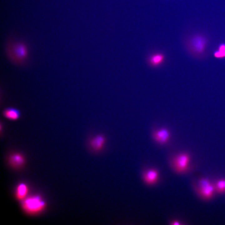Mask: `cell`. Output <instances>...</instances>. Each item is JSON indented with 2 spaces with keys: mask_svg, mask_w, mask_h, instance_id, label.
I'll use <instances>...</instances> for the list:
<instances>
[{
  "mask_svg": "<svg viewBox=\"0 0 225 225\" xmlns=\"http://www.w3.org/2000/svg\"><path fill=\"white\" fill-rule=\"evenodd\" d=\"M205 40L200 36H196L192 41L193 47L196 51L200 52L203 50L205 44Z\"/></svg>",
  "mask_w": 225,
  "mask_h": 225,
  "instance_id": "obj_11",
  "label": "cell"
},
{
  "mask_svg": "<svg viewBox=\"0 0 225 225\" xmlns=\"http://www.w3.org/2000/svg\"><path fill=\"white\" fill-rule=\"evenodd\" d=\"M172 224L174 225H178L180 224L177 221H174L172 222Z\"/></svg>",
  "mask_w": 225,
  "mask_h": 225,
  "instance_id": "obj_14",
  "label": "cell"
},
{
  "mask_svg": "<svg viewBox=\"0 0 225 225\" xmlns=\"http://www.w3.org/2000/svg\"><path fill=\"white\" fill-rule=\"evenodd\" d=\"M22 208L25 212L29 214L39 213L46 207V203L41 197L38 195L31 196L23 200Z\"/></svg>",
  "mask_w": 225,
  "mask_h": 225,
  "instance_id": "obj_3",
  "label": "cell"
},
{
  "mask_svg": "<svg viewBox=\"0 0 225 225\" xmlns=\"http://www.w3.org/2000/svg\"><path fill=\"white\" fill-rule=\"evenodd\" d=\"M190 160V156L186 153H181L177 155L173 160L175 170L179 173L185 172L188 168Z\"/></svg>",
  "mask_w": 225,
  "mask_h": 225,
  "instance_id": "obj_4",
  "label": "cell"
},
{
  "mask_svg": "<svg viewBox=\"0 0 225 225\" xmlns=\"http://www.w3.org/2000/svg\"><path fill=\"white\" fill-rule=\"evenodd\" d=\"M169 131L165 128H162L153 131L152 137L155 142L160 145H164L169 141L170 138Z\"/></svg>",
  "mask_w": 225,
  "mask_h": 225,
  "instance_id": "obj_5",
  "label": "cell"
},
{
  "mask_svg": "<svg viewBox=\"0 0 225 225\" xmlns=\"http://www.w3.org/2000/svg\"><path fill=\"white\" fill-rule=\"evenodd\" d=\"M164 58V56L162 54L156 53L150 57L149 60V62L150 64L153 66H158L162 62Z\"/></svg>",
  "mask_w": 225,
  "mask_h": 225,
  "instance_id": "obj_12",
  "label": "cell"
},
{
  "mask_svg": "<svg viewBox=\"0 0 225 225\" xmlns=\"http://www.w3.org/2000/svg\"><path fill=\"white\" fill-rule=\"evenodd\" d=\"M199 192L204 198H209L212 196L215 187L208 180L202 179L199 182Z\"/></svg>",
  "mask_w": 225,
  "mask_h": 225,
  "instance_id": "obj_6",
  "label": "cell"
},
{
  "mask_svg": "<svg viewBox=\"0 0 225 225\" xmlns=\"http://www.w3.org/2000/svg\"><path fill=\"white\" fill-rule=\"evenodd\" d=\"M8 161L12 167L18 168L22 167L24 165L25 159L23 155L21 153L14 152L9 155Z\"/></svg>",
  "mask_w": 225,
  "mask_h": 225,
  "instance_id": "obj_7",
  "label": "cell"
},
{
  "mask_svg": "<svg viewBox=\"0 0 225 225\" xmlns=\"http://www.w3.org/2000/svg\"><path fill=\"white\" fill-rule=\"evenodd\" d=\"M107 141V137L104 133L93 134L90 132L86 139L85 146L90 152L94 154H100L106 150Z\"/></svg>",
  "mask_w": 225,
  "mask_h": 225,
  "instance_id": "obj_2",
  "label": "cell"
},
{
  "mask_svg": "<svg viewBox=\"0 0 225 225\" xmlns=\"http://www.w3.org/2000/svg\"><path fill=\"white\" fill-rule=\"evenodd\" d=\"M214 187L218 192L221 193L225 192V180L223 179L218 180Z\"/></svg>",
  "mask_w": 225,
  "mask_h": 225,
  "instance_id": "obj_13",
  "label": "cell"
},
{
  "mask_svg": "<svg viewBox=\"0 0 225 225\" xmlns=\"http://www.w3.org/2000/svg\"><path fill=\"white\" fill-rule=\"evenodd\" d=\"M158 176V173L157 170L151 169L145 172L143 177L144 181L146 183L151 185L157 181Z\"/></svg>",
  "mask_w": 225,
  "mask_h": 225,
  "instance_id": "obj_8",
  "label": "cell"
},
{
  "mask_svg": "<svg viewBox=\"0 0 225 225\" xmlns=\"http://www.w3.org/2000/svg\"><path fill=\"white\" fill-rule=\"evenodd\" d=\"M3 114L5 118L12 121L18 120L20 115L18 110L12 108H8L5 109L3 112Z\"/></svg>",
  "mask_w": 225,
  "mask_h": 225,
  "instance_id": "obj_9",
  "label": "cell"
},
{
  "mask_svg": "<svg viewBox=\"0 0 225 225\" xmlns=\"http://www.w3.org/2000/svg\"><path fill=\"white\" fill-rule=\"evenodd\" d=\"M6 52L9 60L18 65L25 63L29 56L28 46L22 40L10 39L7 45Z\"/></svg>",
  "mask_w": 225,
  "mask_h": 225,
  "instance_id": "obj_1",
  "label": "cell"
},
{
  "mask_svg": "<svg viewBox=\"0 0 225 225\" xmlns=\"http://www.w3.org/2000/svg\"><path fill=\"white\" fill-rule=\"evenodd\" d=\"M28 191V187L25 184L22 183H20L16 188V197L18 200H23L27 194Z\"/></svg>",
  "mask_w": 225,
  "mask_h": 225,
  "instance_id": "obj_10",
  "label": "cell"
}]
</instances>
